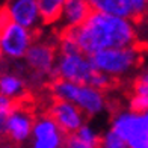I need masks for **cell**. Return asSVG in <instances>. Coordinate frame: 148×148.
<instances>
[{"instance_id":"cell-5","label":"cell","mask_w":148,"mask_h":148,"mask_svg":"<svg viewBox=\"0 0 148 148\" xmlns=\"http://www.w3.org/2000/svg\"><path fill=\"white\" fill-rule=\"evenodd\" d=\"M56 77L68 80L76 85H88L94 68L88 56L83 53H70V55H58L55 64Z\"/></svg>"},{"instance_id":"cell-13","label":"cell","mask_w":148,"mask_h":148,"mask_svg":"<svg viewBox=\"0 0 148 148\" xmlns=\"http://www.w3.org/2000/svg\"><path fill=\"white\" fill-rule=\"evenodd\" d=\"M0 95L11 101H21L26 95V82L14 73H0Z\"/></svg>"},{"instance_id":"cell-3","label":"cell","mask_w":148,"mask_h":148,"mask_svg":"<svg viewBox=\"0 0 148 148\" xmlns=\"http://www.w3.org/2000/svg\"><path fill=\"white\" fill-rule=\"evenodd\" d=\"M110 130L124 140L127 148H148V113L116 112Z\"/></svg>"},{"instance_id":"cell-7","label":"cell","mask_w":148,"mask_h":148,"mask_svg":"<svg viewBox=\"0 0 148 148\" xmlns=\"http://www.w3.org/2000/svg\"><path fill=\"white\" fill-rule=\"evenodd\" d=\"M33 123H35V115L24 106V100L15 101L6 121L5 136L9 139L11 144L18 147L30 138Z\"/></svg>"},{"instance_id":"cell-20","label":"cell","mask_w":148,"mask_h":148,"mask_svg":"<svg viewBox=\"0 0 148 148\" xmlns=\"http://www.w3.org/2000/svg\"><path fill=\"white\" fill-rule=\"evenodd\" d=\"M15 101H11V100L5 98L0 95V113L2 112H6V110H12V107H14Z\"/></svg>"},{"instance_id":"cell-17","label":"cell","mask_w":148,"mask_h":148,"mask_svg":"<svg viewBox=\"0 0 148 148\" xmlns=\"http://www.w3.org/2000/svg\"><path fill=\"white\" fill-rule=\"evenodd\" d=\"M100 148H127L125 142L110 129L100 136Z\"/></svg>"},{"instance_id":"cell-22","label":"cell","mask_w":148,"mask_h":148,"mask_svg":"<svg viewBox=\"0 0 148 148\" xmlns=\"http://www.w3.org/2000/svg\"><path fill=\"white\" fill-rule=\"evenodd\" d=\"M0 59H2V50H0Z\"/></svg>"},{"instance_id":"cell-6","label":"cell","mask_w":148,"mask_h":148,"mask_svg":"<svg viewBox=\"0 0 148 148\" xmlns=\"http://www.w3.org/2000/svg\"><path fill=\"white\" fill-rule=\"evenodd\" d=\"M32 30H27L15 23L9 21L0 32V50L2 55L9 59H21L24 58L26 51L33 44Z\"/></svg>"},{"instance_id":"cell-21","label":"cell","mask_w":148,"mask_h":148,"mask_svg":"<svg viewBox=\"0 0 148 148\" xmlns=\"http://www.w3.org/2000/svg\"><path fill=\"white\" fill-rule=\"evenodd\" d=\"M2 142H3V138H2V136H0V144H2Z\"/></svg>"},{"instance_id":"cell-10","label":"cell","mask_w":148,"mask_h":148,"mask_svg":"<svg viewBox=\"0 0 148 148\" xmlns=\"http://www.w3.org/2000/svg\"><path fill=\"white\" fill-rule=\"evenodd\" d=\"M3 8L8 12V17L12 23L24 29L33 32L39 26H42L36 0H8Z\"/></svg>"},{"instance_id":"cell-16","label":"cell","mask_w":148,"mask_h":148,"mask_svg":"<svg viewBox=\"0 0 148 148\" xmlns=\"http://www.w3.org/2000/svg\"><path fill=\"white\" fill-rule=\"evenodd\" d=\"M115 85H116V80H115V79L106 76V74L100 73V71H97V70H94L92 76L89 77V82H88V86H91V88L97 89V91H100V92L110 89L112 86H115Z\"/></svg>"},{"instance_id":"cell-9","label":"cell","mask_w":148,"mask_h":148,"mask_svg":"<svg viewBox=\"0 0 148 148\" xmlns=\"http://www.w3.org/2000/svg\"><path fill=\"white\" fill-rule=\"evenodd\" d=\"M32 148H62L65 134L49 115L35 118L32 127Z\"/></svg>"},{"instance_id":"cell-15","label":"cell","mask_w":148,"mask_h":148,"mask_svg":"<svg viewBox=\"0 0 148 148\" xmlns=\"http://www.w3.org/2000/svg\"><path fill=\"white\" fill-rule=\"evenodd\" d=\"M116 2L125 9L129 20L134 24H138L147 12L148 0H116Z\"/></svg>"},{"instance_id":"cell-18","label":"cell","mask_w":148,"mask_h":148,"mask_svg":"<svg viewBox=\"0 0 148 148\" xmlns=\"http://www.w3.org/2000/svg\"><path fill=\"white\" fill-rule=\"evenodd\" d=\"M76 134L82 139V140H85V142H88V144H92V145H97V147H100V134L92 129L91 125H88V124H83L80 129L76 132Z\"/></svg>"},{"instance_id":"cell-14","label":"cell","mask_w":148,"mask_h":148,"mask_svg":"<svg viewBox=\"0 0 148 148\" xmlns=\"http://www.w3.org/2000/svg\"><path fill=\"white\" fill-rule=\"evenodd\" d=\"M36 2L42 26H50L58 23L65 0H36Z\"/></svg>"},{"instance_id":"cell-11","label":"cell","mask_w":148,"mask_h":148,"mask_svg":"<svg viewBox=\"0 0 148 148\" xmlns=\"http://www.w3.org/2000/svg\"><path fill=\"white\" fill-rule=\"evenodd\" d=\"M73 104H76L86 118L95 116L106 109V97L103 92L94 89L88 85H77Z\"/></svg>"},{"instance_id":"cell-12","label":"cell","mask_w":148,"mask_h":148,"mask_svg":"<svg viewBox=\"0 0 148 148\" xmlns=\"http://www.w3.org/2000/svg\"><path fill=\"white\" fill-rule=\"evenodd\" d=\"M92 12V8L86 0H65L62 6V12L58 20V23L62 24V29H71V27H79L88 15ZM59 30V32H60Z\"/></svg>"},{"instance_id":"cell-2","label":"cell","mask_w":148,"mask_h":148,"mask_svg":"<svg viewBox=\"0 0 148 148\" xmlns=\"http://www.w3.org/2000/svg\"><path fill=\"white\" fill-rule=\"evenodd\" d=\"M88 59L94 70L116 80L138 68L142 60V47L133 45L125 49L101 50L88 56Z\"/></svg>"},{"instance_id":"cell-4","label":"cell","mask_w":148,"mask_h":148,"mask_svg":"<svg viewBox=\"0 0 148 148\" xmlns=\"http://www.w3.org/2000/svg\"><path fill=\"white\" fill-rule=\"evenodd\" d=\"M56 47L47 41H33V44L26 51L24 59L26 65L30 70V74L36 82L50 77L51 80L56 79L55 64H56Z\"/></svg>"},{"instance_id":"cell-19","label":"cell","mask_w":148,"mask_h":148,"mask_svg":"<svg viewBox=\"0 0 148 148\" xmlns=\"http://www.w3.org/2000/svg\"><path fill=\"white\" fill-rule=\"evenodd\" d=\"M62 148H100V147L85 142V140L80 139L76 133H73V134H65Z\"/></svg>"},{"instance_id":"cell-1","label":"cell","mask_w":148,"mask_h":148,"mask_svg":"<svg viewBox=\"0 0 148 148\" xmlns=\"http://www.w3.org/2000/svg\"><path fill=\"white\" fill-rule=\"evenodd\" d=\"M71 30L85 56L101 50L138 45V29L133 21L97 11H92L79 27H71Z\"/></svg>"},{"instance_id":"cell-8","label":"cell","mask_w":148,"mask_h":148,"mask_svg":"<svg viewBox=\"0 0 148 148\" xmlns=\"http://www.w3.org/2000/svg\"><path fill=\"white\" fill-rule=\"evenodd\" d=\"M47 115L55 121L64 134L76 133L83 124H86V116L76 104L58 98H53Z\"/></svg>"}]
</instances>
